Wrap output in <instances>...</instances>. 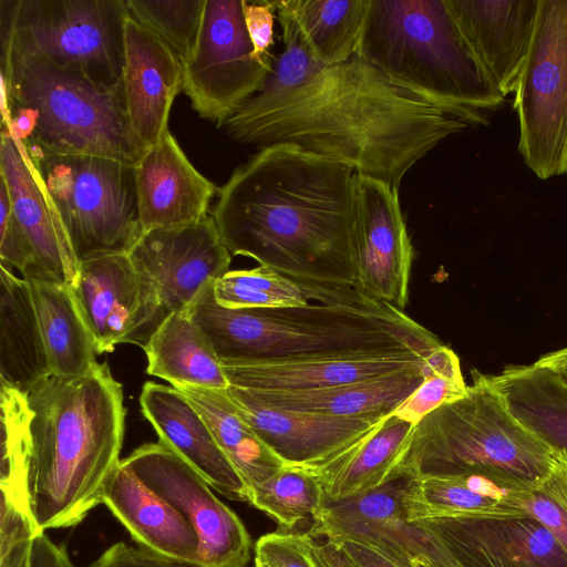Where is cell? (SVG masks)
Returning <instances> with one entry per match:
<instances>
[{
  "label": "cell",
  "instance_id": "6da1fadb",
  "mask_svg": "<svg viewBox=\"0 0 567 567\" xmlns=\"http://www.w3.org/2000/svg\"><path fill=\"white\" fill-rule=\"evenodd\" d=\"M225 126L240 143L293 144L399 189L415 163L467 124L354 54L288 92L250 99Z\"/></svg>",
  "mask_w": 567,
  "mask_h": 567
},
{
  "label": "cell",
  "instance_id": "7a4b0ae2",
  "mask_svg": "<svg viewBox=\"0 0 567 567\" xmlns=\"http://www.w3.org/2000/svg\"><path fill=\"white\" fill-rule=\"evenodd\" d=\"M355 176L352 165L293 144L262 146L219 188L212 216L231 255L355 289Z\"/></svg>",
  "mask_w": 567,
  "mask_h": 567
},
{
  "label": "cell",
  "instance_id": "3957f363",
  "mask_svg": "<svg viewBox=\"0 0 567 567\" xmlns=\"http://www.w3.org/2000/svg\"><path fill=\"white\" fill-rule=\"evenodd\" d=\"M32 411L28 456L0 483L1 498L38 533L80 524L102 504L125 431L122 384L106 362L83 375H51L27 392Z\"/></svg>",
  "mask_w": 567,
  "mask_h": 567
},
{
  "label": "cell",
  "instance_id": "277c9868",
  "mask_svg": "<svg viewBox=\"0 0 567 567\" xmlns=\"http://www.w3.org/2000/svg\"><path fill=\"white\" fill-rule=\"evenodd\" d=\"M208 337L221 362L275 360L330 352L415 350L442 343L391 305H322L229 309L208 284L184 311Z\"/></svg>",
  "mask_w": 567,
  "mask_h": 567
},
{
  "label": "cell",
  "instance_id": "5b68a950",
  "mask_svg": "<svg viewBox=\"0 0 567 567\" xmlns=\"http://www.w3.org/2000/svg\"><path fill=\"white\" fill-rule=\"evenodd\" d=\"M0 44L1 124L28 152L137 165L148 147L131 127L123 84L106 87L10 42Z\"/></svg>",
  "mask_w": 567,
  "mask_h": 567
},
{
  "label": "cell",
  "instance_id": "8992f818",
  "mask_svg": "<svg viewBox=\"0 0 567 567\" xmlns=\"http://www.w3.org/2000/svg\"><path fill=\"white\" fill-rule=\"evenodd\" d=\"M464 396L414 425L388 475L396 478L477 475L503 488L533 492L557 453L509 411L489 374L472 370Z\"/></svg>",
  "mask_w": 567,
  "mask_h": 567
},
{
  "label": "cell",
  "instance_id": "52a82bcc",
  "mask_svg": "<svg viewBox=\"0 0 567 567\" xmlns=\"http://www.w3.org/2000/svg\"><path fill=\"white\" fill-rule=\"evenodd\" d=\"M357 54L471 126L487 125L505 101L447 0H369Z\"/></svg>",
  "mask_w": 567,
  "mask_h": 567
},
{
  "label": "cell",
  "instance_id": "ba28073f",
  "mask_svg": "<svg viewBox=\"0 0 567 567\" xmlns=\"http://www.w3.org/2000/svg\"><path fill=\"white\" fill-rule=\"evenodd\" d=\"M28 153L79 262L131 250L143 234L135 166L93 155Z\"/></svg>",
  "mask_w": 567,
  "mask_h": 567
},
{
  "label": "cell",
  "instance_id": "9c48e42d",
  "mask_svg": "<svg viewBox=\"0 0 567 567\" xmlns=\"http://www.w3.org/2000/svg\"><path fill=\"white\" fill-rule=\"evenodd\" d=\"M128 16L125 0H0V43L117 87Z\"/></svg>",
  "mask_w": 567,
  "mask_h": 567
},
{
  "label": "cell",
  "instance_id": "30bf717a",
  "mask_svg": "<svg viewBox=\"0 0 567 567\" xmlns=\"http://www.w3.org/2000/svg\"><path fill=\"white\" fill-rule=\"evenodd\" d=\"M513 107L518 152L540 179L567 173V0H539Z\"/></svg>",
  "mask_w": 567,
  "mask_h": 567
},
{
  "label": "cell",
  "instance_id": "8fae6325",
  "mask_svg": "<svg viewBox=\"0 0 567 567\" xmlns=\"http://www.w3.org/2000/svg\"><path fill=\"white\" fill-rule=\"evenodd\" d=\"M244 0H206L182 90L200 117L225 125L262 87L274 62L254 56Z\"/></svg>",
  "mask_w": 567,
  "mask_h": 567
},
{
  "label": "cell",
  "instance_id": "7c38bea8",
  "mask_svg": "<svg viewBox=\"0 0 567 567\" xmlns=\"http://www.w3.org/2000/svg\"><path fill=\"white\" fill-rule=\"evenodd\" d=\"M406 481L396 478L357 497L324 503L308 534L361 543L399 567H463L439 536L406 519L402 506Z\"/></svg>",
  "mask_w": 567,
  "mask_h": 567
},
{
  "label": "cell",
  "instance_id": "4fadbf2b",
  "mask_svg": "<svg viewBox=\"0 0 567 567\" xmlns=\"http://www.w3.org/2000/svg\"><path fill=\"white\" fill-rule=\"evenodd\" d=\"M136 474L195 528L203 567H247L251 538L239 516L166 445L146 443L125 458Z\"/></svg>",
  "mask_w": 567,
  "mask_h": 567
},
{
  "label": "cell",
  "instance_id": "5bb4252c",
  "mask_svg": "<svg viewBox=\"0 0 567 567\" xmlns=\"http://www.w3.org/2000/svg\"><path fill=\"white\" fill-rule=\"evenodd\" d=\"M70 288L97 354L122 343L143 348L168 315L154 285L126 252L80 261Z\"/></svg>",
  "mask_w": 567,
  "mask_h": 567
},
{
  "label": "cell",
  "instance_id": "9a60e30c",
  "mask_svg": "<svg viewBox=\"0 0 567 567\" xmlns=\"http://www.w3.org/2000/svg\"><path fill=\"white\" fill-rule=\"evenodd\" d=\"M355 290L403 310L409 300L413 246L398 188L357 174Z\"/></svg>",
  "mask_w": 567,
  "mask_h": 567
},
{
  "label": "cell",
  "instance_id": "2e32d148",
  "mask_svg": "<svg viewBox=\"0 0 567 567\" xmlns=\"http://www.w3.org/2000/svg\"><path fill=\"white\" fill-rule=\"evenodd\" d=\"M156 288L167 312L186 311L197 295L229 271L231 254L212 215L144 231L127 252Z\"/></svg>",
  "mask_w": 567,
  "mask_h": 567
},
{
  "label": "cell",
  "instance_id": "e0dca14e",
  "mask_svg": "<svg viewBox=\"0 0 567 567\" xmlns=\"http://www.w3.org/2000/svg\"><path fill=\"white\" fill-rule=\"evenodd\" d=\"M256 434L288 465L312 474L349 451L385 419L342 417L264 405L245 390H224Z\"/></svg>",
  "mask_w": 567,
  "mask_h": 567
},
{
  "label": "cell",
  "instance_id": "ac0fdd59",
  "mask_svg": "<svg viewBox=\"0 0 567 567\" xmlns=\"http://www.w3.org/2000/svg\"><path fill=\"white\" fill-rule=\"evenodd\" d=\"M415 350L346 351L221 362L230 385L259 391H307L381 378L422 365Z\"/></svg>",
  "mask_w": 567,
  "mask_h": 567
},
{
  "label": "cell",
  "instance_id": "d6986e66",
  "mask_svg": "<svg viewBox=\"0 0 567 567\" xmlns=\"http://www.w3.org/2000/svg\"><path fill=\"white\" fill-rule=\"evenodd\" d=\"M416 523L439 536L463 567H567V551L528 516Z\"/></svg>",
  "mask_w": 567,
  "mask_h": 567
},
{
  "label": "cell",
  "instance_id": "ffe728a7",
  "mask_svg": "<svg viewBox=\"0 0 567 567\" xmlns=\"http://www.w3.org/2000/svg\"><path fill=\"white\" fill-rule=\"evenodd\" d=\"M539 0H447L473 53L496 90L516 91L535 31Z\"/></svg>",
  "mask_w": 567,
  "mask_h": 567
},
{
  "label": "cell",
  "instance_id": "44dd1931",
  "mask_svg": "<svg viewBox=\"0 0 567 567\" xmlns=\"http://www.w3.org/2000/svg\"><path fill=\"white\" fill-rule=\"evenodd\" d=\"M123 92L131 127L146 147L169 131L173 101L183 85L174 52L131 16L124 27Z\"/></svg>",
  "mask_w": 567,
  "mask_h": 567
},
{
  "label": "cell",
  "instance_id": "7402d4cb",
  "mask_svg": "<svg viewBox=\"0 0 567 567\" xmlns=\"http://www.w3.org/2000/svg\"><path fill=\"white\" fill-rule=\"evenodd\" d=\"M135 179L143 233L202 219L219 192L192 165L169 131L143 154Z\"/></svg>",
  "mask_w": 567,
  "mask_h": 567
},
{
  "label": "cell",
  "instance_id": "603a6c76",
  "mask_svg": "<svg viewBox=\"0 0 567 567\" xmlns=\"http://www.w3.org/2000/svg\"><path fill=\"white\" fill-rule=\"evenodd\" d=\"M0 178L34 255V266L71 286L79 261L23 144L2 124Z\"/></svg>",
  "mask_w": 567,
  "mask_h": 567
},
{
  "label": "cell",
  "instance_id": "cb8c5ba5",
  "mask_svg": "<svg viewBox=\"0 0 567 567\" xmlns=\"http://www.w3.org/2000/svg\"><path fill=\"white\" fill-rule=\"evenodd\" d=\"M140 404L161 443L190 465L217 493L248 503L249 493L243 478L183 393L174 386L147 381L142 388Z\"/></svg>",
  "mask_w": 567,
  "mask_h": 567
},
{
  "label": "cell",
  "instance_id": "d4e9b609",
  "mask_svg": "<svg viewBox=\"0 0 567 567\" xmlns=\"http://www.w3.org/2000/svg\"><path fill=\"white\" fill-rule=\"evenodd\" d=\"M102 504L127 529L137 546L199 565V537L193 525L121 460L107 481Z\"/></svg>",
  "mask_w": 567,
  "mask_h": 567
},
{
  "label": "cell",
  "instance_id": "484cf974",
  "mask_svg": "<svg viewBox=\"0 0 567 567\" xmlns=\"http://www.w3.org/2000/svg\"><path fill=\"white\" fill-rule=\"evenodd\" d=\"M22 278L29 285L52 375L89 372L99 354L70 286L34 265Z\"/></svg>",
  "mask_w": 567,
  "mask_h": 567
},
{
  "label": "cell",
  "instance_id": "4316f807",
  "mask_svg": "<svg viewBox=\"0 0 567 567\" xmlns=\"http://www.w3.org/2000/svg\"><path fill=\"white\" fill-rule=\"evenodd\" d=\"M425 361L408 371L324 389L286 392L243 390L255 401L275 409L342 417L384 419L421 385Z\"/></svg>",
  "mask_w": 567,
  "mask_h": 567
},
{
  "label": "cell",
  "instance_id": "83f0119b",
  "mask_svg": "<svg viewBox=\"0 0 567 567\" xmlns=\"http://www.w3.org/2000/svg\"><path fill=\"white\" fill-rule=\"evenodd\" d=\"M516 492L477 475L423 476L406 481L402 506L410 522L527 517L513 503Z\"/></svg>",
  "mask_w": 567,
  "mask_h": 567
},
{
  "label": "cell",
  "instance_id": "f1b7e54d",
  "mask_svg": "<svg viewBox=\"0 0 567 567\" xmlns=\"http://www.w3.org/2000/svg\"><path fill=\"white\" fill-rule=\"evenodd\" d=\"M52 375L29 285L0 267V380L23 392Z\"/></svg>",
  "mask_w": 567,
  "mask_h": 567
},
{
  "label": "cell",
  "instance_id": "f546056e",
  "mask_svg": "<svg viewBox=\"0 0 567 567\" xmlns=\"http://www.w3.org/2000/svg\"><path fill=\"white\" fill-rule=\"evenodd\" d=\"M146 372L173 386L225 390L221 360L203 329L186 312H169L143 347Z\"/></svg>",
  "mask_w": 567,
  "mask_h": 567
},
{
  "label": "cell",
  "instance_id": "4dcf8cb0",
  "mask_svg": "<svg viewBox=\"0 0 567 567\" xmlns=\"http://www.w3.org/2000/svg\"><path fill=\"white\" fill-rule=\"evenodd\" d=\"M216 301L229 309H280L322 305H364L372 299L350 287L292 279L258 266L229 270L214 282Z\"/></svg>",
  "mask_w": 567,
  "mask_h": 567
},
{
  "label": "cell",
  "instance_id": "1f68e13d",
  "mask_svg": "<svg viewBox=\"0 0 567 567\" xmlns=\"http://www.w3.org/2000/svg\"><path fill=\"white\" fill-rule=\"evenodd\" d=\"M489 379L523 425L567 453V385L556 374L534 362L507 365Z\"/></svg>",
  "mask_w": 567,
  "mask_h": 567
},
{
  "label": "cell",
  "instance_id": "d6a6232c",
  "mask_svg": "<svg viewBox=\"0 0 567 567\" xmlns=\"http://www.w3.org/2000/svg\"><path fill=\"white\" fill-rule=\"evenodd\" d=\"M412 427L390 414L349 451L312 473L322 488L324 503L353 498L384 485Z\"/></svg>",
  "mask_w": 567,
  "mask_h": 567
},
{
  "label": "cell",
  "instance_id": "836d02e7",
  "mask_svg": "<svg viewBox=\"0 0 567 567\" xmlns=\"http://www.w3.org/2000/svg\"><path fill=\"white\" fill-rule=\"evenodd\" d=\"M203 416L248 493L287 464L256 434L224 390L174 386Z\"/></svg>",
  "mask_w": 567,
  "mask_h": 567
},
{
  "label": "cell",
  "instance_id": "e575fe53",
  "mask_svg": "<svg viewBox=\"0 0 567 567\" xmlns=\"http://www.w3.org/2000/svg\"><path fill=\"white\" fill-rule=\"evenodd\" d=\"M287 16L315 58L327 66L357 54L369 0H270Z\"/></svg>",
  "mask_w": 567,
  "mask_h": 567
},
{
  "label": "cell",
  "instance_id": "d590c367",
  "mask_svg": "<svg viewBox=\"0 0 567 567\" xmlns=\"http://www.w3.org/2000/svg\"><path fill=\"white\" fill-rule=\"evenodd\" d=\"M317 478L305 470L285 466L249 492L248 503L290 530L324 505Z\"/></svg>",
  "mask_w": 567,
  "mask_h": 567
},
{
  "label": "cell",
  "instance_id": "8d00e7d4",
  "mask_svg": "<svg viewBox=\"0 0 567 567\" xmlns=\"http://www.w3.org/2000/svg\"><path fill=\"white\" fill-rule=\"evenodd\" d=\"M206 0H125L130 16L158 37L182 65L200 32Z\"/></svg>",
  "mask_w": 567,
  "mask_h": 567
},
{
  "label": "cell",
  "instance_id": "74e56055",
  "mask_svg": "<svg viewBox=\"0 0 567 567\" xmlns=\"http://www.w3.org/2000/svg\"><path fill=\"white\" fill-rule=\"evenodd\" d=\"M466 390L458 357L441 344L426 357L421 385L392 414L414 426L432 411L464 396Z\"/></svg>",
  "mask_w": 567,
  "mask_h": 567
},
{
  "label": "cell",
  "instance_id": "f35d334b",
  "mask_svg": "<svg viewBox=\"0 0 567 567\" xmlns=\"http://www.w3.org/2000/svg\"><path fill=\"white\" fill-rule=\"evenodd\" d=\"M276 17L282 29L284 50L272 63L256 99H268L298 87L326 66L311 53L292 21L282 13L276 12Z\"/></svg>",
  "mask_w": 567,
  "mask_h": 567
},
{
  "label": "cell",
  "instance_id": "ab89813d",
  "mask_svg": "<svg viewBox=\"0 0 567 567\" xmlns=\"http://www.w3.org/2000/svg\"><path fill=\"white\" fill-rule=\"evenodd\" d=\"M313 539L308 533L265 534L255 544V563L264 567H313L309 559Z\"/></svg>",
  "mask_w": 567,
  "mask_h": 567
},
{
  "label": "cell",
  "instance_id": "60d3db41",
  "mask_svg": "<svg viewBox=\"0 0 567 567\" xmlns=\"http://www.w3.org/2000/svg\"><path fill=\"white\" fill-rule=\"evenodd\" d=\"M0 257L1 266L10 270L17 268L22 275L35 262L32 248L14 216L6 184L1 178Z\"/></svg>",
  "mask_w": 567,
  "mask_h": 567
},
{
  "label": "cell",
  "instance_id": "b9f144b4",
  "mask_svg": "<svg viewBox=\"0 0 567 567\" xmlns=\"http://www.w3.org/2000/svg\"><path fill=\"white\" fill-rule=\"evenodd\" d=\"M514 504L540 523L567 551V512L539 491L517 492Z\"/></svg>",
  "mask_w": 567,
  "mask_h": 567
},
{
  "label": "cell",
  "instance_id": "7bdbcfd3",
  "mask_svg": "<svg viewBox=\"0 0 567 567\" xmlns=\"http://www.w3.org/2000/svg\"><path fill=\"white\" fill-rule=\"evenodd\" d=\"M89 567H203L156 554L141 546L123 542L105 549Z\"/></svg>",
  "mask_w": 567,
  "mask_h": 567
},
{
  "label": "cell",
  "instance_id": "ee69618b",
  "mask_svg": "<svg viewBox=\"0 0 567 567\" xmlns=\"http://www.w3.org/2000/svg\"><path fill=\"white\" fill-rule=\"evenodd\" d=\"M243 10L254 56L260 61L272 62L269 49L274 44L276 12L270 0L255 2L244 0Z\"/></svg>",
  "mask_w": 567,
  "mask_h": 567
},
{
  "label": "cell",
  "instance_id": "f6af8a7d",
  "mask_svg": "<svg viewBox=\"0 0 567 567\" xmlns=\"http://www.w3.org/2000/svg\"><path fill=\"white\" fill-rule=\"evenodd\" d=\"M555 465L537 491L557 502L567 512V453L556 451Z\"/></svg>",
  "mask_w": 567,
  "mask_h": 567
},
{
  "label": "cell",
  "instance_id": "bcb514c9",
  "mask_svg": "<svg viewBox=\"0 0 567 567\" xmlns=\"http://www.w3.org/2000/svg\"><path fill=\"white\" fill-rule=\"evenodd\" d=\"M309 559L313 567H358L337 543L328 539L311 542Z\"/></svg>",
  "mask_w": 567,
  "mask_h": 567
},
{
  "label": "cell",
  "instance_id": "7dc6e473",
  "mask_svg": "<svg viewBox=\"0 0 567 567\" xmlns=\"http://www.w3.org/2000/svg\"><path fill=\"white\" fill-rule=\"evenodd\" d=\"M337 543L358 567H399L372 548L354 540H332Z\"/></svg>",
  "mask_w": 567,
  "mask_h": 567
},
{
  "label": "cell",
  "instance_id": "c3c4849f",
  "mask_svg": "<svg viewBox=\"0 0 567 567\" xmlns=\"http://www.w3.org/2000/svg\"><path fill=\"white\" fill-rule=\"evenodd\" d=\"M33 538L0 550V567H31Z\"/></svg>",
  "mask_w": 567,
  "mask_h": 567
},
{
  "label": "cell",
  "instance_id": "681fc988",
  "mask_svg": "<svg viewBox=\"0 0 567 567\" xmlns=\"http://www.w3.org/2000/svg\"><path fill=\"white\" fill-rule=\"evenodd\" d=\"M535 363L549 369L567 385V347L540 355Z\"/></svg>",
  "mask_w": 567,
  "mask_h": 567
},
{
  "label": "cell",
  "instance_id": "f907efd6",
  "mask_svg": "<svg viewBox=\"0 0 567 567\" xmlns=\"http://www.w3.org/2000/svg\"><path fill=\"white\" fill-rule=\"evenodd\" d=\"M255 567H264V566L259 565L258 563H255Z\"/></svg>",
  "mask_w": 567,
  "mask_h": 567
}]
</instances>
